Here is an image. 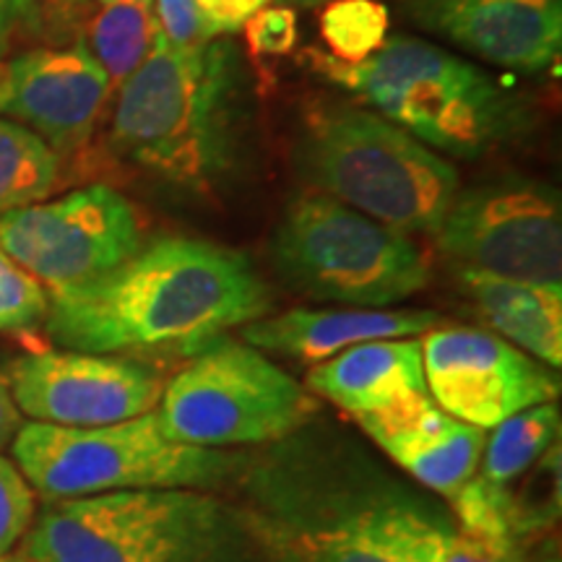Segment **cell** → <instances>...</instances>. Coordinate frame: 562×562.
I'll return each instance as SVG.
<instances>
[{"label": "cell", "mask_w": 562, "mask_h": 562, "mask_svg": "<svg viewBox=\"0 0 562 562\" xmlns=\"http://www.w3.org/2000/svg\"><path fill=\"white\" fill-rule=\"evenodd\" d=\"M271 305L245 252L159 237L104 277L50 294L45 328L60 349L89 355H195L229 328L269 315Z\"/></svg>", "instance_id": "cell-1"}, {"label": "cell", "mask_w": 562, "mask_h": 562, "mask_svg": "<svg viewBox=\"0 0 562 562\" xmlns=\"http://www.w3.org/2000/svg\"><path fill=\"white\" fill-rule=\"evenodd\" d=\"M110 146L178 191L220 186L240 161L243 66L229 40L172 47L161 34L121 87Z\"/></svg>", "instance_id": "cell-2"}, {"label": "cell", "mask_w": 562, "mask_h": 562, "mask_svg": "<svg viewBox=\"0 0 562 562\" xmlns=\"http://www.w3.org/2000/svg\"><path fill=\"white\" fill-rule=\"evenodd\" d=\"M305 60L385 121L453 157H480L529 125L521 97L435 42L393 34L368 60L344 63L313 47Z\"/></svg>", "instance_id": "cell-3"}, {"label": "cell", "mask_w": 562, "mask_h": 562, "mask_svg": "<svg viewBox=\"0 0 562 562\" xmlns=\"http://www.w3.org/2000/svg\"><path fill=\"white\" fill-rule=\"evenodd\" d=\"M19 552L34 562H263L211 490H123L45 501Z\"/></svg>", "instance_id": "cell-4"}, {"label": "cell", "mask_w": 562, "mask_h": 562, "mask_svg": "<svg viewBox=\"0 0 562 562\" xmlns=\"http://www.w3.org/2000/svg\"><path fill=\"white\" fill-rule=\"evenodd\" d=\"M297 167L321 193L406 235L435 237L461 188L446 157L375 110L347 102L305 110Z\"/></svg>", "instance_id": "cell-5"}, {"label": "cell", "mask_w": 562, "mask_h": 562, "mask_svg": "<svg viewBox=\"0 0 562 562\" xmlns=\"http://www.w3.org/2000/svg\"><path fill=\"white\" fill-rule=\"evenodd\" d=\"M229 484L263 562H402L362 521L355 472L300 432L245 456Z\"/></svg>", "instance_id": "cell-6"}, {"label": "cell", "mask_w": 562, "mask_h": 562, "mask_svg": "<svg viewBox=\"0 0 562 562\" xmlns=\"http://www.w3.org/2000/svg\"><path fill=\"white\" fill-rule=\"evenodd\" d=\"M13 463L45 501L123 490H220L235 480L243 453L175 442L157 414L102 427L24 422L11 442Z\"/></svg>", "instance_id": "cell-7"}, {"label": "cell", "mask_w": 562, "mask_h": 562, "mask_svg": "<svg viewBox=\"0 0 562 562\" xmlns=\"http://www.w3.org/2000/svg\"><path fill=\"white\" fill-rule=\"evenodd\" d=\"M273 269L313 300L391 307L422 292L430 263L406 232L321 191L290 201L271 240Z\"/></svg>", "instance_id": "cell-8"}, {"label": "cell", "mask_w": 562, "mask_h": 562, "mask_svg": "<svg viewBox=\"0 0 562 562\" xmlns=\"http://www.w3.org/2000/svg\"><path fill=\"white\" fill-rule=\"evenodd\" d=\"M154 414L175 442L232 451L305 430L318 402L261 349L216 336L165 381Z\"/></svg>", "instance_id": "cell-9"}, {"label": "cell", "mask_w": 562, "mask_h": 562, "mask_svg": "<svg viewBox=\"0 0 562 562\" xmlns=\"http://www.w3.org/2000/svg\"><path fill=\"white\" fill-rule=\"evenodd\" d=\"M435 243L459 269L562 284V209L558 191L529 178L459 188Z\"/></svg>", "instance_id": "cell-10"}, {"label": "cell", "mask_w": 562, "mask_h": 562, "mask_svg": "<svg viewBox=\"0 0 562 562\" xmlns=\"http://www.w3.org/2000/svg\"><path fill=\"white\" fill-rule=\"evenodd\" d=\"M0 245L50 294L104 277L144 245L138 211L110 186L0 214Z\"/></svg>", "instance_id": "cell-11"}, {"label": "cell", "mask_w": 562, "mask_h": 562, "mask_svg": "<svg viewBox=\"0 0 562 562\" xmlns=\"http://www.w3.org/2000/svg\"><path fill=\"white\" fill-rule=\"evenodd\" d=\"M422 360L435 404L482 430L560 396L558 370L484 328H435L422 336Z\"/></svg>", "instance_id": "cell-12"}, {"label": "cell", "mask_w": 562, "mask_h": 562, "mask_svg": "<svg viewBox=\"0 0 562 562\" xmlns=\"http://www.w3.org/2000/svg\"><path fill=\"white\" fill-rule=\"evenodd\" d=\"M11 396L30 422L58 427H102L154 412L159 370L125 355L32 351L11 362Z\"/></svg>", "instance_id": "cell-13"}, {"label": "cell", "mask_w": 562, "mask_h": 562, "mask_svg": "<svg viewBox=\"0 0 562 562\" xmlns=\"http://www.w3.org/2000/svg\"><path fill=\"white\" fill-rule=\"evenodd\" d=\"M110 91L83 42L21 53L0 66V115L37 133L58 154L87 144Z\"/></svg>", "instance_id": "cell-14"}, {"label": "cell", "mask_w": 562, "mask_h": 562, "mask_svg": "<svg viewBox=\"0 0 562 562\" xmlns=\"http://www.w3.org/2000/svg\"><path fill=\"white\" fill-rule=\"evenodd\" d=\"M398 11L422 32L516 74H542L562 50V0H398Z\"/></svg>", "instance_id": "cell-15"}, {"label": "cell", "mask_w": 562, "mask_h": 562, "mask_svg": "<svg viewBox=\"0 0 562 562\" xmlns=\"http://www.w3.org/2000/svg\"><path fill=\"white\" fill-rule=\"evenodd\" d=\"M357 425L393 463L446 501L476 474L487 442V430L451 417L432 396L364 414Z\"/></svg>", "instance_id": "cell-16"}, {"label": "cell", "mask_w": 562, "mask_h": 562, "mask_svg": "<svg viewBox=\"0 0 562 562\" xmlns=\"http://www.w3.org/2000/svg\"><path fill=\"white\" fill-rule=\"evenodd\" d=\"M446 326L432 311H389V307H292L263 315L243 326V341L263 355L318 364L362 341L409 339Z\"/></svg>", "instance_id": "cell-17"}, {"label": "cell", "mask_w": 562, "mask_h": 562, "mask_svg": "<svg viewBox=\"0 0 562 562\" xmlns=\"http://www.w3.org/2000/svg\"><path fill=\"white\" fill-rule=\"evenodd\" d=\"M351 472L362 521L402 562H526L524 547L476 539L398 484L368 476L357 463Z\"/></svg>", "instance_id": "cell-18"}, {"label": "cell", "mask_w": 562, "mask_h": 562, "mask_svg": "<svg viewBox=\"0 0 562 562\" xmlns=\"http://www.w3.org/2000/svg\"><path fill=\"white\" fill-rule=\"evenodd\" d=\"M305 389L355 419L430 396L422 360V336L355 344L313 364Z\"/></svg>", "instance_id": "cell-19"}, {"label": "cell", "mask_w": 562, "mask_h": 562, "mask_svg": "<svg viewBox=\"0 0 562 562\" xmlns=\"http://www.w3.org/2000/svg\"><path fill=\"white\" fill-rule=\"evenodd\" d=\"M461 290L492 334L503 336L547 368L562 364V284H533L459 269Z\"/></svg>", "instance_id": "cell-20"}, {"label": "cell", "mask_w": 562, "mask_h": 562, "mask_svg": "<svg viewBox=\"0 0 562 562\" xmlns=\"http://www.w3.org/2000/svg\"><path fill=\"white\" fill-rule=\"evenodd\" d=\"M157 34L151 0H102L83 45L100 63L110 87H121L151 53Z\"/></svg>", "instance_id": "cell-21"}, {"label": "cell", "mask_w": 562, "mask_h": 562, "mask_svg": "<svg viewBox=\"0 0 562 562\" xmlns=\"http://www.w3.org/2000/svg\"><path fill=\"white\" fill-rule=\"evenodd\" d=\"M560 425L558 402L537 404L531 409L513 414L497 427H492L476 474L492 484L508 487L518 476L529 472L552 446H558Z\"/></svg>", "instance_id": "cell-22"}, {"label": "cell", "mask_w": 562, "mask_h": 562, "mask_svg": "<svg viewBox=\"0 0 562 562\" xmlns=\"http://www.w3.org/2000/svg\"><path fill=\"white\" fill-rule=\"evenodd\" d=\"M60 180V154L37 133L0 117V214L45 201Z\"/></svg>", "instance_id": "cell-23"}, {"label": "cell", "mask_w": 562, "mask_h": 562, "mask_svg": "<svg viewBox=\"0 0 562 562\" xmlns=\"http://www.w3.org/2000/svg\"><path fill=\"white\" fill-rule=\"evenodd\" d=\"M391 13L381 0H328L321 13V34L328 55L344 63L368 60L389 40Z\"/></svg>", "instance_id": "cell-24"}, {"label": "cell", "mask_w": 562, "mask_h": 562, "mask_svg": "<svg viewBox=\"0 0 562 562\" xmlns=\"http://www.w3.org/2000/svg\"><path fill=\"white\" fill-rule=\"evenodd\" d=\"M47 311L50 292L0 245V334L32 331L45 323Z\"/></svg>", "instance_id": "cell-25"}, {"label": "cell", "mask_w": 562, "mask_h": 562, "mask_svg": "<svg viewBox=\"0 0 562 562\" xmlns=\"http://www.w3.org/2000/svg\"><path fill=\"white\" fill-rule=\"evenodd\" d=\"M37 513V495L11 459L0 456V558L16 550Z\"/></svg>", "instance_id": "cell-26"}, {"label": "cell", "mask_w": 562, "mask_h": 562, "mask_svg": "<svg viewBox=\"0 0 562 562\" xmlns=\"http://www.w3.org/2000/svg\"><path fill=\"white\" fill-rule=\"evenodd\" d=\"M245 42H248V50L256 58H279L294 50L300 40L297 30V16L286 5H263L261 11H256L252 16L243 24Z\"/></svg>", "instance_id": "cell-27"}, {"label": "cell", "mask_w": 562, "mask_h": 562, "mask_svg": "<svg viewBox=\"0 0 562 562\" xmlns=\"http://www.w3.org/2000/svg\"><path fill=\"white\" fill-rule=\"evenodd\" d=\"M159 34L172 47H195L211 42L193 0H151Z\"/></svg>", "instance_id": "cell-28"}, {"label": "cell", "mask_w": 562, "mask_h": 562, "mask_svg": "<svg viewBox=\"0 0 562 562\" xmlns=\"http://www.w3.org/2000/svg\"><path fill=\"white\" fill-rule=\"evenodd\" d=\"M201 13L203 26L211 40L220 34H232L243 30V24L252 13L261 11L271 0H193Z\"/></svg>", "instance_id": "cell-29"}, {"label": "cell", "mask_w": 562, "mask_h": 562, "mask_svg": "<svg viewBox=\"0 0 562 562\" xmlns=\"http://www.w3.org/2000/svg\"><path fill=\"white\" fill-rule=\"evenodd\" d=\"M37 21V0H0V66L21 30Z\"/></svg>", "instance_id": "cell-30"}, {"label": "cell", "mask_w": 562, "mask_h": 562, "mask_svg": "<svg viewBox=\"0 0 562 562\" xmlns=\"http://www.w3.org/2000/svg\"><path fill=\"white\" fill-rule=\"evenodd\" d=\"M21 425H24V422H21V412L11 396L9 381H5V375L0 372V453H3L5 448H11Z\"/></svg>", "instance_id": "cell-31"}, {"label": "cell", "mask_w": 562, "mask_h": 562, "mask_svg": "<svg viewBox=\"0 0 562 562\" xmlns=\"http://www.w3.org/2000/svg\"><path fill=\"white\" fill-rule=\"evenodd\" d=\"M0 562H34V560L26 558L24 552L13 550V552H9V554H3V558H0Z\"/></svg>", "instance_id": "cell-32"}, {"label": "cell", "mask_w": 562, "mask_h": 562, "mask_svg": "<svg viewBox=\"0 0 562 562\" xmlns=\"http://www.w3.org/2000/svg\"><path fill=\"white\" fill-rule=\"evenodd\" d=\"M53 3L58 5L60 11H76L83 3V0H53Z\"/></svg>", "instance_id": "cell-33"}, {"label": "cell", "mask_w": 562, "mask_h": 562, "mask_svg": "<svg viewBox=\"0 0 562 562\" xmlns=\"http://www.w3.org/2000/svg\"><path fill=\"white\" fill-rule=\"evenodd\" d=\"M290 3H297V5H326L328 0H290Z\"/></svg>", "instance_id": "cell-34"}, {"label": "cell", "mask_w": 562, "mask_h": 562, "mask_svg": "<svg viewBox=\"0 0 562 562\" xmlns=\"http://www.w3.org/2000/svg\"><path fill=\"white\" fill-rule=\"evenodd\" d=\"M97 3H102V0H97Z\"/></svg>", "instance_id": "cell-35"}, {"label": "cell", "mask_w": 562, "mask_h": 562, "mask_svg": "<svg viewBox=\"0 0 562 562\" xmlns=\"http://www.w3.org/2000/svg\"><path fill=\"white\" fill-rule=\"evenodd\" d=\"M552 562H558V560H552Z\"/></svg>", "instance_id": "cell-36"}]
</instances>
